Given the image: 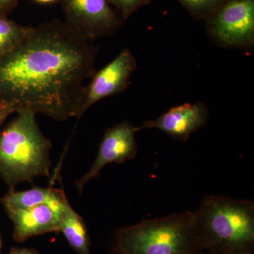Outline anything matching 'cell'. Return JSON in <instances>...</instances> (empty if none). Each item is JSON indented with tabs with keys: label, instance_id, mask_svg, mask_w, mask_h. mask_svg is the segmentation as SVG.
Wrapping results in <instances>:
<instances>
[{
	"label": "cell",
	"instance_id": "cell-19",
	"mask_svg": "<svg viewBox=\"0 0 254 254\" xmlns=\"http://www.w3.org/2000/svg\"><path fill=\"white\" fill-rule=\"evenodd\" d=\"M193 254H213L205 253L204 252H196ZM218 254H254L253 253H250V252H228V253H222Z\"/></svg>",
	"mask_w": 254,
	"mask_h": 254
},
{
	"label": "cell",
	"instance_id": "cell-11",
	"mask_svg": "<svg viewBox=\"0 0 254 254\" xmlns=\"http://www.w3.org/2000/svg\"><path fill=\"white\" fill-rule=\"evenodd\" d=\"M66 200L63 190L52 187H33L22 191L10 190L1 201L6 210H23L38 205L49 204L59 210Z\"/></svg>",
	"mask_w": 254,
	"mask_h": 254
},
{
	"label": "cell",
	"instance_id": "cell-20",
	"mask_svg": "<svg viewBox=\"0 0 254 254\" xmlns=\"http://www.w3.org/2000/svg\"><path fill=\"white\" fill-rule=\"evenodd\" d=\"M38 2L42 3V4H48V3L53 2L56 0H36Z\"/></svg>",
	"mask_w": 254,
	"mask_h": 254
},
{
	"label": "cell",
	"instance_id": "cell-3",
	"mask_svg": "<svg viewBox=\"0 0 254 254\" xmlns=\"http://www.w3.org/2000/svg\"><path fill=\"white\" fill-rule=\"evenodd\" d=\"M17 115L0 131V177L14 190L35 177H50L51 141L42 133L34 113Z\"/></svg>",
	"mask_w": 254,
	"mask_h": 254
},
{
	"label": "cell",
	"instance_id": "cell-6",
	"mask_svg": "<svg viewBox=\"0 0 254 254\" xmlns=\"http://www.w3.org/2000/svg\"><path fill=\"white\" fill-rule=\"evenodd\" d=\"M136 67V60L131 51L125 49L111 63L93 73L86 86L81 116L100 100L125 91Z\"/></svg>",
	"mask_w": 254,
	"mask_h": 254
},
{
	"label": "cell",
	"instance_id": "cell-17",
	"mask_svg": "<svg viewBox=\"0 0 254 254\" xmlns=\"http://www.w3.org/2000/svg\"><path fill=\"white\" fill-rule=\"evenodd\" d=\"M9 254H40L36 250L26 248H13Z\"/></svg>",
	"mask_w": 254,
	"mask_h": 254
},
{
	"label": "cell",
	"instance_id": "cell-21",
	"mask_svg": "<svg viewBox=\"0 0 254 254\" xmlns=\"http://www.w3.org/2000/svg\"><path fill=\"white\" fill-rule=\"evenodd\" d=\"M113 254H120L118 253V252H116V251H115V250H113Z\"/></svg>",
	"mask_w": 254,
	"mask_h": 254
},
{
	"label": "cell",
	"instance_id": "cell-16",
	"mask_svg": "<svg viewBox=\"0 0 254 254\" xmlns=\"http://www.w3.org/2000/svg\"><path fill=\"white\" fill-rule=\"evenodd\" d=\"M16 0H0V12H6L14 6Z\"/></svg>",
	"mask_w": 254,
	"mask_h": 254
},
{
	"label": "cell",
	"instance_id": "cell-7",
	"mask_svg": "<svg viewBox=\"0 0 254 254\" xmlns=\"http://www.w3.org/2000/svg\"><path fill=\"white\" fill-rule=\"evenodd\" d=\"M212 33L222 44L250 46L254 41V0H232L222 8L212 23Z\"/></svg>",
	"mask_w": 254,
	"mask_h": 254
},
{
	"label": "cell",
	"instance_id": "cell-22",
	"mask_svg": "<svg viewBox=\"0 0 254 254\" xmlns=\"http://www.w3.org/2000/svg\"><path fill=\"white\" fill-rule=\"evenodd\" d=\"M1 240H0V250H1Z\"/></svg>",
	"mask_w": 254,
	"mask_h": 254
},
{
	"label": "cell",
	"instance_id": "cell-2",
	"mask_svg": "<svg viewBox=\"0 0 254 254\" xmlns=\"http://www.w3.org/2000/svg\"><path fill=\"white\" fill-rule=\"evenodd\" d=\"M194 213L202 252L254 253V203L225 195L205 197Z\"/></svg>",
	"mask_w": 254,
	"mask_h": 254
},
{
	"label": "cell",
	"instance_id": "cell-15",
	"mask_svg": "<svg viewBox=\"0 0 254 254\" xmlns=\"http://www.w3.org/2000/svg\"><path fill=\"white\" fill-rule=\"evenodd\" d=\"M117 6H119L125 15H128L133 11L137 6H139L145 0H111Z\"/></svg>",
	"mask_w": 254,
	"mask_h": 254
},
{
	"label": "cell",
	"instance_id": "cell-9",
	"mask_svg": "<svg viewBox=\"0 0 254 254\" xmlns=\"http://www.w3.org/2000/svg\"><path fill=\"white\" fill-rule=\"evenodd\" d=\"M208 112L202 103H185L170 108L155 120L145 122L140 129L156 128L180 141L205 126Z\"/></svg>",
	"mask_w": 254,
	"mask_h": 254
},
{
	"label": "cell",
	"instance_id": "cell-4",
	"mask_svg": "<svg viewBox=\"0 0 254 254\" xmlns=\"http://www.w3.org/2000/svg\"><path fill=\"white\" fill-rule=\"evenodd\" d=\"M114 250L120 254H193L202 252L195 232L194 213L186 210L120 229Z\"/></svg>",
	"mask_w": 254,
	"mask_h": 254
},
{
	"label": "cell",
	"instance_id": "cell-13",
	"mask_svg": "<svg viewBox=\"0 0 254 254\" xmlns=\"http://www.w3.org/2000/svg\"><path fill=\"white\" fill-rule=\"evenodd\" d=\"M31 28L0 16V57L7 54L21 44Z\"/></svg>",
	"mask_w": 254,
	"mask_h": 254
},
{
	"label": "cell",
	"instance_id": "cell-1",
	"mask_svg": "<svg viewBox=\"0 0 254 254\" xmlns=\"http://www.w3.org/2000/svg\"><path fill=\"white\" fill-rule=\"evenodd\" d=\"M95 58L92 41L68 26L31 28L21 44L0 57V108L58 121L81 118Z\"/></svg>",
	"mask_w": 254,
	"mask_h": 254
},
{
	"label": "cell",
	"instance_id": "cell-14",
	"mask_svg": "<svg viewBox=\"0 0 254 254\" xmlns=\"http://www.w3.org/2000/svg\"><path fill=\"white\" fill-rule=\"evenodd\" d=\"M184 4L195 11L208 9L214 6L219 0H180Z\"/></svg>",
	"mask_w": 254,
	"mask_h": 254
},
{
	"label": "cell",
	"instance_id": "cell-12",
	"mask_svg": "<svg viewBox=\"0 0 254 254\" xmlns=\"http://www.w3.org/2000/svg\"><path fill=\"white\" fill-rule=\"evenodd\" d=\"M59 232L78 254H91L86 223L66 200L58 211Z\"/></svg>",
	"mask_w": 254,
	"mask_h": 254
},
{
	"label": "cell",
	"instance_id": "cell-10",
	"mask_svg": "<svg viewBox=\"0 0 254 254\" xmlns=\"http://www.w3.org/2000/svg\"><path fill=\"white\" fill-rule=\"evenodd\" d=\"M14 224V238L23 242L31 237L59 232L58 211L49 204L23 210H6Z\"/></svg>",
	"mask_w": 254,
	"mask_h": 254
},
{
	"label": "cell",
	"instance_id": "cell-8",
	"mask_svg": "<svg viewBox=\"0 0 254 254\" xmlns=\"http://www.w3.org/2000/svg\"><path fill=\"white\" fill-rule=\"evenodd\" d=\"M66 8L68 27L89 41L111 34L118 26L106 0H66Z\"/></svg>",
	"mask_w": 254,
	"mask_h": 254
},
{
	"label": "cell",
	"instance_id": "cell-5",
	"mask_svg": "<svg viewBox=\"0 0 254 254\" xmlns=\"http://www.w3.org/2000/svg\"><path fill=\"white\" fill-rule=\"evenodd\" d=\"M140 127L125 121L110 127L105 132L93 165L82 178L76 182L81 193L86 184L99 176L102 169L112 163L122 164L135 158L138 150L136 134Z\"/></svg>",
	"mask_w": 254,
	"mask_h": 254
},
{
	"label": "cell",
	"instance_id": "cell-18",
	"mask_svg": "<svg viewBox=\"0 0 254 254\" xmlns=\"http://www.w3.org/2000/svg\"><path fill=\"white\" fill-rule=\"evenodd\" d=\"M14 113V111L11 110L6 109V108H0V128L1 125L4 123L11 114Z\"/></svg>",
	"mask_w": 254,
	"mask_h": 254
}]
</instances>
